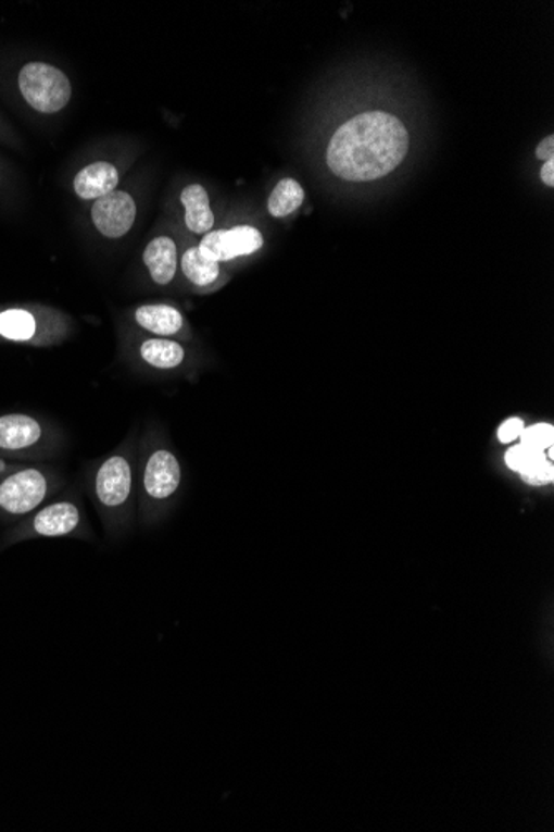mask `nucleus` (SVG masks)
<instances>
[{"label": "nucleus", "mask_w": 554, "mask_h": 832, "mask_svg": "<svg viewBox=\"0 0 554 832\" xmlns=\"http://www.w3.org/2000/svg\"><path fill=\"white\" fill-rule=\"evenodd\" d=\"M18 88L28 105L42 113L60 112L72 97L67 75L43 62H30L22 69Z\"/></svg>", "instance_id": "obj_6"}, {"label": "nucleus", "mask_w": 554, "mask_h": 832, "mask_svg": "<svg viewBox=\"0 0 554 832\" xmlns=\"http://www.w3.org/2000/svg\"><path fill=\"white\" fill-rule=\"evenodd\" d=\"M264 238L253 226H236L231 229L210 232L201 239L200 248L218 263L256 253L263 248Z\"/></svg>", "instance_id": "obj_7"}, {"label": "nucleus", "mask_w": 554, "mask_h": 832, "mask_svg": "<svg viewBox=\"0 0 554 832\" xmlns=\"http://www.w3.org/2000/svg\"><path fill=\"white\" fill-rule=\"evenodd\" d=\"M521 477L531 485L550 484L554 477L553 464H551V460L546 459L540 465H537V468L528 471L527 474H522Z\"/></svg>", "instance_id": "obj_20"}, {"label": "nucleus", "mask_w": 554, "mask_h": 832, "mask_svg": "<svg viewBox=\"0 0 554 832\" xmlns=\"http://www.w3.org/2000/svg\"><path fill=\"white\" fill-rule=\"evenodd\" d=\"M182 469L168 447L141 446L137 454L138 517L143 525L160 520L181 487Z\"/></svg>", "instance_id": "obj_3"}, {"label": "nucleus", "mask_w": 554, "mask_h": 832, "mask_svg": "<svg viewBox=\"0 0 554 832\" xmlns=\"http://www.w3.org/2000/svg\"><path fill=\"white\" fill-rule=\"evenodd\" d=\"M178 260L176 243L168 236L151 239L144 248L143 263L147 264L151 280L156 285L166 286L173 282L178 271Z\"/></svg>", "instance_id": "obj_10"}, {"label": "nucleus", "mask_w": 554, "mask_h": 832, "mask_svg": "<svg viewBox=\"0 0 554 832\" xmlns=\"http://www.w3.org/2000/svg\"><path fill=\"white\" fill-rule=\"evenodd\" d=\"M88 490L109 537H122L138 513L137 454L130 444L91 468Z\"/></svg>", "instance_id": "obj_2"}, {"label": "nucleus", "mask_w": 554, "mask_h": 832, "mask_svg": "<svg viewBox=\"0 0 554 832\" xmlns=\"http://www.w3.org/2000/svg\"><path fill=\"white\" fill-rule=\"evenodd\" d=\"M181 203L185 207V223L190 232L197 235H206L213 229L214 214L210 208L207 191L201 185H190L181 194Z\"/></svg>", "instance_id": "obj_13"}, {"label": "nucleus", "mask_w": 554, "mask_h": 832, "mask_svg": "<svg viewBox=\"0 0 554 832\" xmlns=\"http://www.w3.org/2000/svg\"><path fill=\"white\" fill-rule=\"evenodd\" d=\"M304 188L295 179L286 178L277 183L267 201V208L274 219H285L304 203Z\"/></svg>", "instance_id": "obj_17"}, {"label": "nucleus", "mask_w": 554, "mask_h": 832, "mask_svg": "<svg viewBox=\"0 0 554 832\" xmlns=\"http://www.w3.org/2000/svg\"><path fill=\"white\" fill-rule=\"evenodd\" d=\"M141 359L155 369H175L185 361V349L172 339L153 337L140 348Z\"/></svg>", "instance_id": "obj_16"}, {"label": "nucleus", "mask_w": 554, "mask_h": 832, "mask_svg": "<svg viewBox=\"0 0 554 832\" xmlns=\"http://www.w3.org/2000/svg\"><path fill=\"white\" fill-rule=\"evenodd\" d=\"M179 264H181L182 274L187 276L188 282L193 283L198 288L214 285L222 274V266H219L222 263L211 258L206 251L201 250L200 246H193L190 250L185 251Z\"/></svg>", "instance_id": "obj_14"}, {"label": "nucleus", "mask_w": 554, "mask_h": 832, "mask_svg": "<svg viewBox=\"0 0 554 832\" xmlns=\"http://www.w3.org/2000/svg\"><path fill=\"white\" fill-rule=\"evenodd\" d=\"M541 179H543L546 187H554V159L547 160V162H544V165L541 166Z\"/></svg>", "instance_id": "obj_23"}, {"label": "nucleus", "mask_w": 554, "mask_h": 832, "mask_svg": "<svg viewBox=\"0 0 554 832\" xmlns=\"http://www.w3.org/2000/svg\"><path fill=\"white\" fill-rule=\"evenodd\" d=\"M519 439H521L519 444H522V446L533 447V449L546 452V449L553 446L554 427L551 424L540 422V424L522 429Z\"/></svg>", "instance_id": "obj_19"}, {"label": "nucleus", "mask_w": 554, "mask_h": 832, "mask_svg": "<svg viewBox=\"0 0 554 832\" xmlns=\"http://www.w3.org/2000/svg\"><path fill=\"white\" fill-rule=\"evenodd\" d=\"M118 179V170L115 166L106 162L91 163L75 176V194L81 200H99L115 191Z\"/></svg>", "instance_id": "obj_11"}, {"label": "nucleus", "mask_w": 554, "mask_h": 832, "mask_svg": "<svg viewBox=\"0 0 554 832\" xmlns=\"http://www.w3.org/2000/svg\"><path fill=\"white\" fill-rule=\"evenodd\" d=\"M18 537L90 538L91 531L81 504L75 497H68L36 510L34 516L22 525Z\"/></svg>", "instance_id": "obj_5"}, {"label": "nucleus", "mask_w": 554, "mask_h": 832, "mask_svg": "<svg viewBox=\"0 0 554 832\" xmlns=\"http://www.w3.org/2000/svg\"><path fill=\"white\" fill-rule=\"evenodd\" d=\"M537 157L538 159L543 160V162H547V160L554 159L553 135H550V137L543 138V140L540 141V145H538L537 148Z\"/></svg>", "instance_id": "obj_22"}, {"label": "nucleus", "mask_w": 554, "mask_h": 832, "mask_svg": "<svg viewBox=\"0 0 554 832\" xmlns=\"http://www.w3.org/2000/svg\"><path fill=\"white\" fill-rule=\"evenodd\" d=\"M91 219L103 236L118 239L134 228L137 204L125 191H112L96 201L91 208Z\"/></svg>", "instance_id": "obj_9"}, {"label": "nucleus", "mask_w": 554, "mask_h": 832, "mask_svg": "<svg viewBox=\"0 0 554 832\" xmlns=\"http://www.w3.org/2000/svg\"><path fill=\"white\" fill-rule=\"evenodd\" d=\"M39 336V321L33 311L9 308L0 313V337L8 342L30 343Z\"/></svg>", "instance_id": "obj_15"}, {"label": "nucleus", "mask_w": 554, "mask_h": 832, "mask_svg": "<svg viewBox=\"0 0 554 832\" xmlns=\"http://www.w3.org/2000/svg\"><path fill=\"white\" fill-rule=\"evenodd\" d=\"M53 472L40 468H22L0 477V516L21 519L46 504L59 488Z\"/></svg>", "instance_id": "obj_4"}, {"label": "nucleus", "mask_w": 554, "mask_h": 832, "mask_svg": "<svg viewBox=\"0 0 554 832\" xmlns=\"http://www.w3.org/2000/svg\"><path fill=\"white\" fill-rule=\"evenodd\" d=\"M411 148L404 123L387 112H365L337 128L327 147V165L348 182H373L399 169Z\"/></svg>", "instance_id": "obj_1"}, {"label": "nucleus", "mask_w": 554, "mask_h": 832, "mask_svg": "<svg viewBox=\"0 0 554 832\" xmlns=\"http://www.w3.org/2000/svg\"><path fill=\"white\" fill-rule=\"evenodd\" d=\"M546 459V452H543V450L522 446V444L512 447L505 456L506 465L512 471L518 472L519 475L527 474L528 471L537 468V465H540Z\"/></svg>", "instance_id": "obj_18"}, {"label": "nucleus", "mask_w": 554, "mask_h": 832, "mask_svg": "<svg viewBox=\"0 0 554 832\" xmlns=\"http://www.w3.org/2000/svg\"><path fill=\"white\" fill-rule=\"evenodd\" d=\"M522 429H525V421L519 418H512L508 421L503 422L499 429V440L502 444L515 443L521 436Z\"/></svg>", "instance_id": "obj_21"}, {"label": "nucleus", "mask_w": 554, "mask_h": 832, "mask_svg": "<svg viewBox=\"0 0 554 832\" xmlns=\"http://www.w3.org/2000/svg\"><path fill=\"white\" fill-rule=\"evenodd\" d=\"M47 431L39 419L30 414L0 415V452L27 456L46 443Z\"/></svg>", "instance_id": "obj_8"}, {"label": "nucleus", "mask_w": 554, "mask_h": 832, "mask_svg": "<svg viewBox=\"0 0 554 832\" xmlns=\"http://www.w3.org/2000/svg\"><path fill=\"white\" fill-rule=\"evenodd\" d=\"M138 326L156 336H175L185 326V318L168 305H144L135 311Z\"/></svg>", "instance_id": "obj_12"}]
</instances>
